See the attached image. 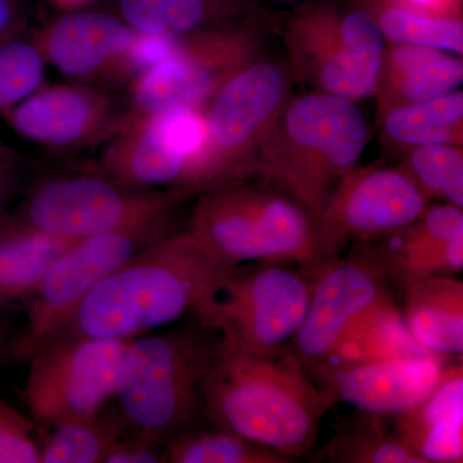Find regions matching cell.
<instances>
[{"instance_id": "obj_8", "label": "cell", "mask_w": 463, "mask_h": 463, "mask_svg": "<svg viewBox=\"0 0 463 463\" xmlns=\"http://www.w3.org/2000/svg\"><path fill=\"white\" fill-rule=\"evenodd\" d=\"M286 90L281 67L252 61L216 91L203 109L207 146L200 194L254 174L259 152L285 109Z\"/></svg>"}, {"instance_id": "obj_3", "label": "cell", "mask_w": 463, "mask_h": 463, "mask_svg": "<svg viewBox=\"0 0 463 463\" xmlns=\"http://www.w3.org/2000/svg\"><path fill=\"white\" fill-rule=\"evenodd\" d=\"M365 145L367 127L352 100L326 93L301 97L283 109L254 174L298 203L316 223Z\"/></svg>"}, {"instance_id": "obj_7", "label": "cell", "mask_w": 463, "mask_h": 463, "mask_svg": "<svg viewBox=\"0 0 463 463\" xmlns=\"http://www.w3.org/2000/svg\"><path fill=\"white\" fill-rule=\"evenodd\" d=\"M313 282L279 263L248 270L237 265L194 313L205 327L250 352H281L303 325Z\"/></svg>"}, {"instance_id": "obj_18", "label": "cell", "mask_w": 463, "mask_h": 463, "mask_svg": "<svg viewBox=\"0 0 463 463\" xmlns=\"http://www.w3.org/2000/svg\"><path fill=\"white\" fill-rule=\"evenodd\" d=\"M395 417V434L425 463L463 461V368L448 367L428 398Z\"/></svg>"}, {"instance_id": "obj_16", "label": "cell", "mask_w": 463, "mask_h": 463, "mask_svg": "<svg viewBox=\"0 0 463 463\" xmlns=\"http://www.w3.org/2000/svg\"><path fill=\"white\" fill-rule=\"evenodd\" d=\"M137 32L100 12H71L33 33L48 65L84 83L130 81L129 54Z\"/></svg>"}, {"instance_id": "obj_36", "label": "cell", "mask_w": 463, "mask_h": 463, "mask_svg": "<svg viewBox=\"0 0 463 463\" xmlns=\"http://www.w3.org/2000/svg\"><path fill=\"white\" fill-rule=\"evenodd\" d=\"M416 5H421L423 8L435 9V11H446L449 5V0H408Z\"/></svg>"}, {"instance_id": "obj_21", "label": "cell", "mask_w": 463, "mask_h": 463, "mask_svg": "<svg viewBox=\"0 0 463 463\" xmlns=\"http://www.w3.org/2000/svg\"><path fill=\"white\" fill-rule=\"evenodd\" d=\"M75 241L43 233L11 213L0 218V307L25 304Z\"/></svg>"}, {"instance_id": "obj_20", "label": "cell", "mask_w": 463, "mask_h": 463, "mask_svg": "<svg viewBox=\"0 0 463 463\" xmlns=\"http://www.w3.org/2000/svg\"><path fill=\"white\" fill-rule=\"evenodd\" d=\"M462 79L461 61L444 51L398 44L383 54L377 83L381 81V97L392 109L452 93Z\"/></svg>"}, {"instance_id": "obj_26", "label": "cell", "mask_w": 463, "mask_h": 463, "mask_svg": "<svg viewBox=\"0 0 463 463\" xmlns=\"http://www.w3.org/2000/svg\"><path fill=\"white\" fill-rule=\"evenodd\" d=\"M170 463H288L289 457L216 428L214 431H183L164 444Z\"/></svg>"}, {"instance_id": "obj_31", "label": "cell", "mask_w": 463, "mask_h": 463, "mask_svg": "<svg viewBox=\"0 0 463 463\" xmlns=\"http://www.w3.org/2000/svg\"><path fill=\"white\" fill-rule=\"evenodd\" d=\"M0 463H41V434L38 426L2 399Z\"/></svg>"}, {"instance_id": "obj_28", "label": "cell", "mask_w": 463, "mask_h": 463, "mask_svg": "<svg viewBox=\"0 0 463 463\" xmlns=\"http://www.w3.org/2000/svg\"><path fill=\"white\" fill-rule=\"evenodd\" d=\"M47 65L27 29L0 38V116L43 87Z\"/></svg>"}, {"instance_id": "obj_9", "label": "cell", "mask_w": 463, "mask_h": 463, "mask_svg": "<svg viewBox=\"0 0 463 463\" xmlns=\"http://www.w3.org/2000/svg\"><path fill=\"white\" fill-rule=\"evenodd\" d=\"M132 339L54 336L26 359L25 401L38 428L96 416L115 395L125 350Z\"/></svg>"}, {"instance_id": "obj_2", "label": "cell", "mask_w": 463, "mask_h": 463, "mask_svg": "<svg viewBox=\"0 0 463 463\" xmlns=\"http://www.w3.org/2000/svg\"><path fill=\"white\" fill-rule=\"evenodd\" d=\"M203 399L216 428L289 458L315 447L319 421L337 403L288 347L261 354L221 337Z\"/></svg>"}, {"instance_id": "obj_33", "label": "cell", "mask_w": 463, "mask_h": 463, "mask_svg": "<svg viewBox=\"0 0 463 463\" xmlns=\"http://www.w3.org/2000/svg\"><path fill=\"white\" fill-rule=\"evenodd\" d=\"M23 178V164L14 149L0 141V218L7 214Z\"/></svg>"}, {"instance_id": "obj_4", "label": "cell", "mask_w": 463, "mask_h": 463, "mask_svg": "<svg viewBox=\"0 0 463 463\" xmlns=\"http://www.w3.org/2000/svg\"><path fill=\"white\" fill-rule=\"evenodd\" d=\"M218 346L191 330L134 337L125 350L114 395L125 426L163 446L188 430Z\"/></svg>"}, {"instance_id": "obj_6", "label": "cell", "mask_w": 463, "mask_h": 463, "mask_svg": "<svg viewBox=\"0 0 463 463\" xmlns=\"http://www.w3.org/2000/svg\"><path fill=\"white\" fill-rule=\"evenodd\" d=\"M187 197L128 187L100 170L61 174L36 182L12 215L43 233L78 241L170 214Z\"/></svg>"}, {"instance_id": "obj_15", "label": "cell", "mask_w": 463, "mask_h": 463, "mask_svg": "<svg viewBox=\"0 0 463 463\" xmlns=\"http://www.w3.org/2000/svg\"><path fill=\"white\" fill-rule=\"evenodd\" d=\"M313 281L306 318L288 346L306 368L325 361L347 326L388 294L385 274L362 254L337 259Z\"/></svg>"}, {"instance_id": "obj_10", "label": "cell", "mask_w": 463, "mask_h": 463, "mask_svg": "<svg viewBox=\"0 0 463 463\" xmlns=\"http://www.w3.org/2000/svg\"><path fill=\"white\" fill-rule=\"evenodd\" d=\"M174 213L124 230L78 240L51 265L38 289L24 304L26 325L9 358L26 361L42 341L109 274L143 249L172 232Z\"/></svg>"}, {"instance_id": "obj_35", "label": "cell", "mask_w": 463, "mask_h": 463, "mask_svg": "<svg viewBox=\"0 0 463 463\" xmlns=\"http://www.w3.org/2000/svg\"><path fill=\"white\" fill-rule=\"evenodd\" d=\"M18 332L14 331L8 309L0 307V359L9 358Z\"/></svg>"}, {"instance_id": "obj_30", "label": "cell", "mask_w": 463, "mask_h": 463, "mask_svg": "<svg viewBox=\"0 0 463 463\" xmlns=\"http://www.w3.org/2000/svg\"><path fill=\"white\" fill-rule=\"evenodd\" d=\"M377 25L383 35L398 44L463 53V25L458 20L426 16L410 9L390 8L381 14Z\"/></svg>"}, {"instance_id": "obj_5", "label": "cell", "mask_w": 463, "mask_h": 463, "mask_svg": "<svg viewBox=\"0 0 463 463\" xmlns=\"http://www.w3.org/2000/svg\"><path fill=\"white\" fill-rule=\"evenodd\" d=\"M188 232L225 263L289 261L312 279L315 222L281 191L225 183L200 194Z\"/></svg>"}, {"instance_id": "obj_29", "label": "cell", "mask_w": 463, "mask_h": 463, "mask_svg": "<svg viewBox=\"0 0 463 463\" xmlns=\"http://www.w3.org/2000/svg\"><path fill=\"white\" fill-rule=\"evenodd\" d=\"M458 146H421L413 149L403 170L426 197L463 206V155Z\"/></svg>"}, {"instance_id": "obj_19", "label": "cell", "mask_w": 463, "mask_h": 463, "mask_svg": "<svg viewBox=\"0 0 463 463\" xmlns=\"http://www.w3.org/2000/svg\"><path fill=\"white\" fill-rule=\"evenodd\" d=\"M431 355L408 330L403 313L388 292L347 326L321 364H373Z\"/></svg>"}, {"instance_id": "obj_11", "label": "cell", "mask_w": 463, "mask_h": 463, "mask_svg": "<svg viewBox=\"0 0 463 463\" xmlns=\"http://www.w3.org/2000/svg\"><path fill=\"white\" fill-rule=\"evenodd\" d=\"M426 207L428 197L403 170H353L336 185L316 221L312 279L337 260L347 243L370 242L402 230Z\"/></svg>"}, {"instance_id": "obj_22", "label": "cell", "mask_w": 463, "mask_h": 463, "mask_svg": "<svg viewBox=\"0 0 463 463\" xmlns=\"http://www.w3.org/2000/svg\"><path fill=\"white\" fill-rule=\"evenodd\" d=\"M404 321L414 339L439 356L462 355L463 283L430 277L404 288Z\"/></svg>"}, {"instance_id": "obj_24", "label": "cell", "mask_w": 463, "mask_h": 463, "mask_svg": "<svg viewBox=\"0 0 463 463\" xmlns=\"http://www.w3.org/2000/svg\"><path fill=\"white\" fill-rule=\"evenodd\" d=\"M373 248L359 254L370 259L383 270L386 279H392L402 288L430 277H455L462 272L463 237L447 242L425 245H395L376 239Z\"/></svg>"}, {"instance_id": "obj_14", "label": "cell", "mask_w": 463, "mask_h": 463, "mask_svg": "<svg viewBox=\"0 0 463 463\" xmlns=\"http://www.w3.org/2000/svg\"><path fill=\"white\" fill-rule=\"evenodd\" d=\"M3 118L14 132L36 145L81 148L108 142L127 123L128 109L90 85H43Z\"/></svg>"}, {"instance_id": "obj_32", "label": "cell", "mask_w": 463, "mask_h": 463, "mask_svg": "<svg viewBox=\"0 0 463 463\" xmlns=\"http://www.w3.org/2000/svg\"><path fill=\"white\" fill-rule=\"evenodd\" d=\"M121 434L106 463H160L165 462L163 444L142 437L128 429Z\"/></svg>"}, {"instance_id": "obj_23", "label": "cell", "mask_w": 463, "mask_h": 463, "mask_svg": "<svg viewBox=\"0 0 463 463\" xmlns=\"http://www.w3.org/2000/svg\"><path fill=\"white\" fill-rule=\"evenodd\" d=\"M463 96L452 91L446 96L389 109L385 130L402 145H462Z\"/></svg>"}, {"instance_id": "obj_13", "label": "cell", "mask_w": 463, "mask_h": 463, "mask_svg": "<svg viewBox=\"0 0 463 463\" xmlns=\"http://www.w3.org/2000/svg\"><path fill=\"white\" fill-rule=\"evenodd\" d=\"M289 45L304 75L323 93L356 100L376 90L385 44L379 25L365 12L341 21H307L295 30Z\"/></svg>"}, {"instance_id": "obj_27", "label": "cell", "mask_w": 463, "mask_h": 463, "mask_svg": "<svg viewBox=\"0 0 463 463\" xmlns=\"http://www.w3.org/2000/svg\"><path fill=\"white\" fill-rule=\"evenodd\" d=\"M364 413L362 419L344 426L326 447L331 462L343 463H425L389 431L383 416Z\"/></svg>"}, {"instance_id": "obj_17", "label": "cell", "mask_w": 463, "mask_h": 463, "mask_svg": "<svg viewBox=\"0 0 463 463\" xmlns=\"http://www.w3.org/2000/svg\"><path fill=\"white\" fill-rule=\"evenodd\" d=\"M307 368L337 402H346L361 412L388 417L421 403L437 388L448 367L444 356L431 355Z\"/></svg>"}, {"instance_id": "obj_25", "label": "cell", "mask_w": 463, "mask_h": 463, "mask_svg": "<svg viewBox=\"0 0 463 463\" xmlns=\"http://www.w3.org/2000/svg\"><path fill=\"white\" fill-rule=\"evenodd\" d=\"M124 428L121 417L106 420L99 413L61 423L41 435V463H106Z\"/></svg>"}, {"instance_id": "obj_34", "label": "cell", "mask_w": 463, "mask_h": 463, "mask_svg": "<svg viewBox=\"0 0 463 463\" xmlns=\"http://www.w3.org/2000/svg\"><path fill=\"white\" fill-rule=\"evenodd\" d=\"M26 29V17L20 0H0V38Z\"/></svg>"}, {"instance_id": "obj_12", "label": "cell", "mask_w": 463, "mask_h": 463, "mask_svg": "<svg viewBox=\"0 0 463 463\" xmlns=\"http://www.w3.org/2000/svg\"><path fill=\"white\" fill-rule=\"evenodd\" d=\"M257 42L237 32H201L184 36L163 62L129 85L132 118L187 106L205 109L216 91L255 61Z\"/></svg>"}, {"instance_id": "obj_1", "label": "cell", "mask_w": 463, "mask_h": 463, "mask_svg": "<svg viewBox=\"0 0 463 463\" xmlns=\"http://www.w3.org/2000/svg\"><path fill=\"white\" fill-rule=\"evenodd\" d=\"M233 268L190 232H170L91 289L47 339L148 334L194 312Z\"/></svg>"}, {"instance_id": "obj_37", "label": "cell", "mask_w": 463, "mask_h": 463, "mask_svg": "<svg viewBox=\"0 0 463 463\" xmlns=\"http://www.w3.org/2000/svg\"><path fill=\"white\" fill-rule=\"evenodd\" d=\"M52 5L60 8L74 9L83 7L85 5L94 2V0H48Z\"/></svg>"}]
</instances>
